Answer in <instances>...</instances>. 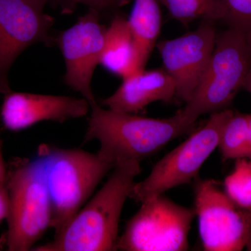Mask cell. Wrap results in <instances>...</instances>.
I'll list each match as a JSON object with an SVG mask.
<instances>
[{
  "label": "cell",
  "instance_id": "obj_1",
  "mask_svg": "<svg viewBox=\"0 0 251 251\" xmlns=\"http://www.w3.org/2000/svg\"><path fill=\"white\" fill-rule=\"evenodd\" d=\"M141 172L138 160L115 165L106 182L62 232L31 251H116L120 216Z\"/></svg>",
  "mask_w": 251,
  "mask_h": 251
},
{
  "label": "cell",
  "instance_id": "obj_2",
  "mask_svg": "<svg viewBox=\"0 0 251 251\" xmlns=\"http://www.w3.org/2000/svg\"><path fill=\"white\" fill-rule=\"evenodd\" d=\"M90 109L84 143L99 141V158L115 166L154 154L193 126L184 121L179 110L170 118L156 119L103 109L98 103Z\"/></svg>",
  "mask_w": 251,
  "mask_h": 251
},
{
  "label": "cell",
  "instance_id": "obj_3",
  "mask_svg": "<svg viewBox=\"0 0 251 251\" xmlns=\"http://www.w3.org/2000/svg\"><path fill=\"white\" fill-rule=\"evenodd\" d=\"M52 204L50 228L60 233L90 199L113 164L78 149L39 147Z\"/></svg>",
  "mask_w": 251,
  "mask_h": 251
},
{
  "label": "cell",
  "instance_id": "obj_4",
  "mask_svg": "<svg viewBox=\"0 0 251 251\" xmlns=\"http://www.w3.org/2000/svg\"><path fill=\"white\" fill-rule=\"evenodd\" d=\"M251 68V48L239 31L229 27L216 36L215 46L192 97L179 110L193 126L201 115L227 109Z\"/></svg>",
  "mask_w": 251,
  "mask_h": 251
},
{
  "label": "cell",
  "instance_id": "obj_5",
  "mask_svg": "<svg viewBox=\"0 0 251 251\" xmlns=\"http://www.w3.org/2000/svg\"><path fill=\"white\" fill-rule=\"evenodd\" d=\"M9 198L6 244L9 251L32 250L50 228L52 204L45 169L39 155L7 173Z\"/></svg>",
  "mask_w": 251,
  "mask_h": 251
},
{
  "label": "cell",
  "instance_id": "obj_6",
  "mask_svg": "<svg viewBox=\"0 0 251 251\" xmlns=\"http://www.w3.org/2000/svg\"><path fill=\"white\" fill-rule=\"evenodd\" d=\"M234 112L227 108L211 113L205 125L157 162L146 179L135 183L130 198L142 203L197 179Z\"/></svg>",
  "mask_w": 251,
  "mask_h": 251
},
{
  "label": "cell",
  "instance_id": "obj_7",
  "mask_svg": "<svg viewBox=\"0 0 251 251\" xmlns=\"http://www.w3.org/2000/svg\"><path fill=\"white\" fill-rule=\"evenodd\" d=\"M196 216L194 209L176 204L163 194L141 203L118 237L115 249L123 251H184Z\"/></svg>",
  "mask_w": 251,
  "mask_h": 251
},
{
  "label": "cell",
  "instance_id": "obj_8",
  "mask_svg": "<svg viewBox=\"0 0 251 251\" xmlns=\"http://www.w3.org/2000/svg\"><path fill=\"white\" fill-rule=\"evenodd\" d=\"M194 210L204 251H241L245 249L251 211L238 206L215 180H196Z\"/></svg>",
  "mask_w": 251,
  "mask_h": 251
},
{
  "label": "cell",
  "instance_id": "obj_9",
  "mask_svg": "<svg viewBox=\"0 0 251 251\" xmlns=\"http://www.w3.org/2000/svg\"><path fill=\"white\" fill-rule=\"evenodd\" d=\"M49 0H0V94L11 92L9 72L25 50L38 43L52 46L54 18L44 9Z\"/></svg>",
  "mask_w": 251,
  "mask_h": 251
},
{
  "label": "cell",
  "instance_id": "obj_10",
  "mask_svg": "<svg viewBox=\"0 0 251 251\" xmlns=\"http://www.w3.org/2000/svg\"><path fill=\"white\" fill-rule=\"evenodd\" d=\"M100 16L98 11L89 9L74 25L54 39L65 61L64 82L79 92L90 106L97 103L91 82L96 67L100 64L107 29L100 23Z\"/></svg>",
  "mask_w": 251,
  "mask_h": 251
},
{
  "label": "cell",
  "instance_id": "obj_11",
  "mask_svg": "<svg viewBox=\"0 0 251 251\" xmlns=\"http://www.w3.org/2000/svg\"><path fill=\"white\" fill-rule=\"evenodd\" d=\"M216 29L205 21L196 30L157 44L164 69L173 78L176 97L187 103L192 97L214 50Z\"/></svg>",
  "mask_w": 251,
  "mask_h": 251
},
{
  "label": "cell",
  "instance_id": "obj_12",
  "mask_svg": "<svg viewBox=\"0 0 251 251\" xmlns=\"http://www.w3.org/2000/svg\"><path fill=\"white\" fill-rule=\"evenodd\" d=\"M89 102L64 96L13 92L4 94L0 117L3 125L11 131L26 129L43 121L63 123L85 116Z\"/></svg>",
  "mask_w": 251,
  "mask_h": 251
},
{
  "label": "cell",
  "instance_id": "obj_13",
  "mask_svg": "<svg viewBox=\"0 0 251 251\" xmlns=\"http://www.w3.org/2000/svg\"><path fill=\"white\" fill-rule=\"evenodd\" d=\"M175 96L174 81L164 69H143L123 78L116 92L102 104L115 111L134 113L153 102L171 101Z\"/></svg>",
  "mask_w": 251,
  "mask_h": 251
},
{
  "label": "cell",
  "instance_id": "obj_14",
  "mask_svg": "<svg viewBox=\"0 0 251 251\" xmlns=\"http://www.w3.org/2000/svg\"><path fill=\"white\" fill-rule=\"evenodd\" d=\"M100 64L122 78L145 69L140 63L128 21L118 15L107 28Z\"/></svg>",
  "mask_w": 251,
  "mask_h": 251
},
{
  "label": "cell",
  "instance_id": "obj_15",
  "mask_svg": "<svg viewBox=\"0 0 251 251\" xmlns=\"http://www.w3.org/2000/svg\"><path fill=\"white\" fill-rule=\"evenodd\" d=\"M158 2V0H135L127 19L143 68L156 45L161 31V14Z\"/></svg>",
  "mask_w": 251,
  "mask_h": 251
},
{
  "label": "cell",
  "instance_id": "obj_16",
  "mask_svg": "<svg viewBox=\"0 0 251 251\" xmlns=\"http://www.w3.org/2000/svg\"><path fill=\"white\" fill-rule=\"evenodd\" d=\"M224 160L249 158V130L248 114L234 112L225 126L219 146Z\"/></svg>",
  "mask_w": 251,
  "mask_h": 251
},
{
  "label": "cell",
  "instance_id": "obj_17",
  "mask_svg": "<svg viewBox=\"0 0 251 251\" xmlns=\"http://www.w3.org/2000/svg\"><path fill=\"white\" fill-rule=\"evenodd\" d=\"M172 18L183 25L197 19L209 22L222 21L223 9L219 0H158Z\"/></svg>",
  "mask_w": 251,
  "mask_h": 251
},
{
  "label": "cell",
  "instance_id": "obj_18",
  "mask_svg": "<svg viewBox=\"0 0 251 251\" xmlns=\"http://www.w3.org/2000/svg\"><path fill=\"white\" fill-rule=\"evenodd\" d=\"M224 191L238 206L251 211V160H235L233 171L224 181Z\"/></svg>",
  "mask_w": 251,
  "mask_h": 251
},
{
  "label": "cell",
  "instance_id": "obj_19",
  "mask_svg": "<svg viewBox=\"0 0 251 251\" xmlns=\"http://www.w3.org/2000/svg\"><path fill=\"white\" fill-rule=\"evenodd\" d=\"M223 21L239 31L251 48V0H219Z\"/></svg>",
  "mask_w": 251,
  "mask_h": 251
},
{
  "label": "cell",
  "instance_id": "obj_20",
  "mask_svg": "<svg viewBox=\"0 0 251 251\" xmlns=\"http://www.w3.org/2000/svg\"><path fill=\"white\" fill-rule=\"evenodd\" d=\"M49 3L58 6L66 14H72L79 4L85 5L100 14L117 6L116 0H49Z\"/></svg>",
  "mask_w": 251,
  "mask_h": 251
},
{
  "label": "cell",
  "instance_id": "obj_21",
  "mask_svg": "<svg viewBox=\"0 0 251 251\" xmlns=\"http://www.w3.org/2000/svg\"><path fill=\"white\" fill-rule=\"evenodd\" d=\"M9 211V198L6 181L0 183V224L7 219Z\"/></svg>",
  "mask_w": 251,
  "mask_h": 251
},
{
  "label": "cell",
  "instance_id": "obj_22",
  "mask_svg": "<svg viewBox=\"0 0 251 251\" xmlns=\"http://www.w3.org/2000/svg\"><path fill=\"white\" fill-rule=\"evenodd\" d=\"M6 176H7V171H6V165H5L1 145H0V183H4L6 181Z\"/></svg>",
  "mask_w": 251,
  "mask_h": 251
},
{
  "label": "cell",
  "instance_id": "obj_23",
  "mask_svg": "<svg viewBox=\"0 0 251 251\" xmlns=\"http://www.w3.org/2000/svg\"><path fill=\"white\" fill-rule=\"evenodd\" d=\"M242 88L249 92L251 95V68L249 72H248L247 76L244 78L242 84Z\"/></svg>",
  "mask_w": 251,
  "mask_h": 251
},
{
  "label": "cell",
  "instance_id": "obj_24",
  "mask_svg": "<svg viewBox=\"0 0 251 251\" xmlns=\"http://www.w3.org/2000/svg\"><path fill=\"white\" fill-rule=\"evenodd\" d=\"M249 117V159L251 160V114H248Z\"/></svg>",
  "mask_w": 251,
  "mask_h": 251
},
{
  "label": "cell",
  "instance_id": "obj_25",
  "mask_svg": "<svg viewBox=\"0 0 251 251\" xmlns=\"http://www.w3.org/2000/svg\"><path fill=\"white\" fill-rule=\"evenodd\" d=\"M247 251H251V222L250 226V229H249V237H248V240L247 244H246V248Z\"/></svg>",
  "mask_w": 251,
  "mask_h": 251
},
{
  "label": "cell",
  "instance_id": "obj_26",
  "mask_svg": "<svg viewBox=\"0 0 251 251\" xmlns=\"http://www.w3.org/2000/svg\"><path fill=\"white\" fill-rule=\"evenodd\" d=\"M129 0H116L117 5L118 7L120 6H123L128 2Z\"/></svg>",
  "mask_w": 251,
  "mask_h": 251
}]
</instances>
